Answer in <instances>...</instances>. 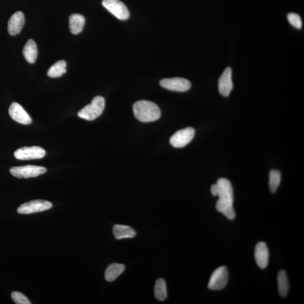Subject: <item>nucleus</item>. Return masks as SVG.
<instances>
[{
	"instance_id": "14",
	"label": "nucleus",
	"mask_w": 304,
	"mask_h": 304,
	"mask_svg": "<svg viewBox=\"0 0 304 304\" xmlns=\"http://www.w3.org/2000/svg\"><path fill=\"white\" fill-rule=\"evenodd\" d=\"M25 15L22 12H17L10 17L8 22V32L12 36L19 34L25 25Z\"/></svg>"
},
{
	"instance_id": "7",
	"label": "nucleus",
	"mask_w": 304,
	"mask_h": 304,
	"mask_svg": "<svg viewBox=\"0 0 304 304\" xmlns=\"http://www.w3.org/2000/svg\"><path fill=\"white\" fill-rule=\"evenodd\" d=\"M53 206V204L44 200H34L23 204L17 209V212L20 214H31L45 212L49 210Z\"/></svg>"
},
{
	"instance_id": "16",
	"label": "nucleus",
	"mask_w": 304,
	"mask_h": 304,
	"mask_svg": "<svg viewBox=\"0 0 304 304\" xmlns=\"http://www.w3.org/2000/svg\"><path fill=\"white\" fill-rule=\"evenodd\" d=\"M85 23L84 16L79 14H74L69 18L70 29L72 34H77L81 33L84 29Z\"/></svg>"
},
{
	"instance_id": "9",
	"label": "nucleus",
	"mask_w": 304,
	"mask_h": 304,
	"mask_svg": "<svg viewBox=\"0 0 304 304\" xmlns=\"http://www.w3.org/2000/svg\"><path fill=\"white\" fill-rule=\"evenodd\" d=\"M160 85L168 91L178 92H185L191 88V83L188 79L180 77L162 79Z\"/></svg>"
},
{
	"instance_id": "12",
	"label": "nucleus",
	"mask_w": 304,
	"mask_h": 304,
	"mask_svg": "<svg viewBox=\"0 0 304 304\" xmlns=\"http://www.w3.org/2000/svg\"><path fill=\"white\" fill-rule=\"evenodd\" d=\"M232 70L230 67H228L224 71L219 80V91L221 95L224 96H229L233 88L232 79H231Z\"/></svg>"
},
{
	"instance_id": "3",
	"label": "nucleus",
	"mask_w": 304,
	"mask_h": 304,
	"mask_svg": "<svg viewBox=\"0 0 304 304\" xmlns=\"http://www.w3.org/2000/svg\"><path fill=\"white\" fill-rule=\"evenodd\" d=\"M105 100L102 96H96L91 104L79 110L77 115L79 118L88 121H93L101 116L105 107Z\"/></svg>"
},
{
	"instance_id": "23",
	"label": "nucleus",
	"mask_w": 304,
	"mask_h": 304,
	"mask_svg": "<svg viewBox=\"0 0 304 304\" xmlns=\"http://www.w3.org/2000/svg\"><path fill=\"white\" fill-rule=\"evenodd\" d=\"M289 22L297 29H301L303 26L301 17L295 13H289L288 15Z\"/></svg>"
},
{
	"instance_id": "22",
	"label": "nucleus",
	"mask_w": 304,
	"mask_h": 304,
	"mask_svg": "<svg viewBox=\"0 0 304 304\" xmlns=\"http://www.w3.org/2000/svg\"><path fill=\"white\" fill-rule=\"evenodd\" d=\"M281 181V172L276 170L271 171L269 173V188L272 193H274L277 191Z\"/></svg>"
},
{
	"instance_id": "2",
	"label": "nucleus",
	"mask_w": 304,
	"mask_h": 304,
	"mask_svg": "<svg viewBox=\"0 0 304 304\" xmlns=\"http://www.w3.org/2000/svg\"><path fill=\"white\" fill-rule=\"evenodd\" d=\"M135 117L140 122H151L160 118V108L155 103L147 101H137L133 105Z\"/></svg>"
},
{
	"instance_id": "13",
	"label": "nucleus",
	"mask_w": 304,
	"mask_h": 304,
	"mask_svg": "<svg viewBox=\"0 0 304 304\" xmlns=\"http://www.w3.org/2000/svg\"><path fill=\"white\" fill-rule=\"evenodd\" d=\"M255 259L259 268L265 269L269 262V253L267 244L264 242L258 243L255 248Z\"/></svg>"
},
{
	"instance_id": "18",
	"label": "nucleus",
	"mask_w": 304,
	"mask_h": 304,
	"mask_svg": "<svg viewBox=\"0 0 304 304\" xmlns=\"http://www.w3.org/2000/svg\"><path fill=\"white\" fill-rule=\"evenodd\" d=\"M125 266L122 264L113 263L108 266L105 272V278L108 282L115 281L125 271Z\"/></svg>"
},
{
	"instance_id": "4",
	"label": "nucleus",
	"mask_w": 304,
	"mask_h": 304,
	"mask_svg": "<svg viewBox=\"0 0 304 304\" xmlns=\"http://www.w3.org/2000/svg\"><path fill=\"white\" fill-rule=\"evenodd\" d=\"M46 168L34 165L13 167L10 170V173L14 177L19 179L37 177L38 176L46 173Z\"/></svg>"
},
{
	"instance_id": "8",
	"label": "nucleus",
	"mask_w": 304,
	"mask_h": 304,
	"mask_svg": "<svg viewBox=\"0 0 304 304\" xmlns=\"http://www.w3.org/2000/svg\"><path fill=\"white\" fill-rule=\"evenodd\" d=\"M195 130L192 127L179 130L172 136L170 140L171 146L174 148H182L188 144L195 137Z\"/></svg>"
},
{
	"instance_id": "15",
	"label": "nucleus",
	"mask_w": 304,
	"mask_h": 304,
	"mask_svg": "<svg viewBox=\"0 0 304 304\" xmlns=\"http://www.w3.org/2000/svg\"><path fill=\"white\" fill-rule=\"evenodd\" d=\"M114 236L117 240L132 238L136 236L137 233L132 228L127 226L115 225L113 227Z\"/></svg>"
},
{
	"instance_id": "6",
	"label": "nucleus",
	"mask_w": 304,
	"mask_h": 304,
	"mask_svg": "<svg viewBox=\"0 0 304 304\" xmlns=\"http://www.w3.org/2000/svg\"><path fill=\"white\" fill-rule=\"evenodd\" d=\"M102 5L120 20H125L129 18V10L126 6L120 0H103Z\"/></svg>"
},
{
	"instance_id": "21",
	"label": "nucleus",
	"mask_w": 304,
	"mask_h": 304,
	"mask_svg": "<svg viewBox=\"0 0 304 304\" xmlns=\"http://www.w3.org/2000/svg\"><path fill=\"white\" fill-rule=\"evenodd\" d=\"M154 295L159 301H164L167 298V284L164 279L159 278L155 282Z\"/></svg>"
},
{
	"instance_id": "19",
	"label": "nucleus",
	"mask_w": 304,
	"mask_h": 304,
	"mask_svg": "<svg viewBox=\"0 0 304 304\" xmlns=\"http://www.w3.org/2000/svg\"><path fill=\"white\" fill-rule=\"evenodd\" d=\"M277 281L279 294L285 298L288 295L289 291V280L285 270H281L279 272Z\"/></svg>"
},
{
	"instance_id": "10",
	"label": "nucleus",
	"mask_w": 304,
	"mask_h": 304,
	"mask_svg": "<svg viewBox=\"0 0 304 304\" xmlns=\"http://www.w3.org/2000/svg\"><path fill=\"white\" fill-rule=\"evenodd\" d=\"M46 152L40 147H22L15 152V157L19 160H31L44 157Z\"/></svg>"
},
{
	"instance_id": "17",
	"label": "nucleus",
	"mask_w": 304,
	"mask_h": 304,
	"mask_svg": "<svg viewBox=\"0 0 304 304\" xmlns=\"http://www.w3.org/2000/svg\"><path fill=\"white\" fill-rule=\"evenodd\" d=\"M23 54L25 60L29 63L33 64L36 61L38 50L36 44L33 40L30 39L27 41L23 48Z\"/></svg>"
},
{
	"instance_id": "20",
	"label": "nucleus",
	"mask_w": 304,
	"mask_h": 304,
	"mask_svg": "<svg viewBox=\"0 0 304 304\" xmlns=\"http://www.w3.org/2000/svg\"><path fill=\"white\" fill-rule=\"evenodd\" d=\"M67 63L64 61H60L54 64L48 70L47 75L50 77H60L66 73Z\"/></svg>"
},
{
	"instance_id": "5",
	"label": "nucleus",
	"mask_w": 304,
	"mask_h": 304,
	"mask_svg": "<svg viewBox=\"0 0 304 304\" xmlns=\"http://www.w3.org/2000/svg\"><path fill=\"white\" fill-rule=\"evenodd\" d=\"M229 279L227 267L222 266L213 273L210 278L208 288L212 290H220L227 286Z\"/></svg>"
},
{
	"instance_id": "1",
	"label": "nucleus",
	"mask_w": 304,
	"mask_h": 304,
	"mask_svg": "<svg viewBox=\"0 0 304 304\" xmlns=\"http://www.w3.org/2000/svg\"><path fill=\"white\" fill-rule=\"evenodd\" d=\"M216 184L218 191L217 196L219 199L216 204V209L219 213H222L227 219L233 220L236 217V213L233 208L234 195L233 189L229 180L221 178L217 181Z\"/></svg>"
},
{
	"instance_id": "11",
	"label": "nucleus",
	"mask_w": 304,
	"mask_h": 304,
	"mask_svg": "<svg viewBox=\"0 0 304 304\" xmlns=\"http://www.w3.org/2000/svg\"><path fill=\"white\" fill-rule=\"evenodd\" d=\"M9 115L15 122L23 125H30L32 122V119L18 103H13L9 109Z\"/></svg>"
},
{
	"instance_id": "24",
	"label": "nucleus",
	"mask_w": 304,
	"mask_h": 304,
	"mask_svg": "<svg viewBox=\"0 0 304 304\" xmlns=\"http://www.w3.org/2000/svg\"><path fill=\"white\" fill-rule=\"evenodd\" d=\"M12 298L16 304H30V300L23 293L19 292H13L11 295Z\"/></svg>"
}]
</instances>
